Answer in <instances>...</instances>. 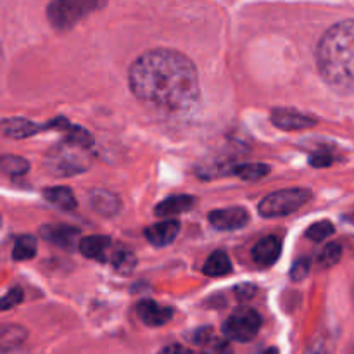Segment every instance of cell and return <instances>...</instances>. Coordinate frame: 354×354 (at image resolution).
Masks as SVG:
<instances>
[{
  "instance_id": "6",
  "label": "cell",
  "mask_w": 354,
  "mask_h": 354,
  "mask_svg": "<svg viewBox=\"0 0 354 354\" xmlns=\"http://www.w3.org/2000/svg\"><path fill=\"white\" fill-rule=\"evenodd\" d=\"M82 147H76L71 144H62L52 149L47 154V169L52 175L57 176H71L76 173H82L88 168V162L85 161V156L80 152Z\"/></svg>"
},
{
  "instance_id": "29",
  "label": "cell",
  "mask_w": 354,
  "mask_h": 354,
  "mask_svg": "<svg viewBox=\"0 0 354 354\" xmlns=\"http://www.w3.org/2000/svg\"><path fill=\"white\" fill-rule=\"evenodd\" d=\"M310 259H297L296 263H294V266L290 268V277H292V280H296V282H299V280H303L304 277L310 273Z\"/></svg>"
},
{
  "instance_id": "1",
  "label": "cell",
  "mask_w": 354,
  "mask_h": 354,
  "mask_svg": "<svg viewBox=\"0 0 354 354\" xmlns=\"http://www.w3.org/2000/svg\"><path fill=\"white\" fill-rule=\"evenodd\" d=\"M128 82L133 95L147 106L180 113L197 104L201 97L196 64L171 48H156L131 64Z\"/></svg>"
},
{
  "instance_id": "11",
  "label": "cell",
  "mask_w": 354,
  "mask_h": 354,
  "mask_svg": "<svg viewBox=\"0 0 354 354\" xmlns=\"http://www.w3.org/2000/svg\"><path fill=\"white\" fill-rule=\"evenodd\" d=\"M251 254L259 266H272L282 254V241L277 235H266L256 242Z\"/></svg>"
},
{
  "instance_id": "7",
  "label": "cell",
  "mask_w": 354,
  "mask_h": 354,
  "mask_svg": "<svg viewBox=\"0 0 354 354\" xmlns=\"http://www.w3.org/2000/svg\"><path fill=\"white\" fill-rule=\"evenodd\" d=\"M207 220L218 230H239L249 223V213L244 207H227V209H214L207 214Z\"/></svg>"
},
{
  "instance_id": "16",
  "label": "cell",
  "mask_w": 354,
  "mask_h": 354,
  "mask_svg": "<svg viewBox=\"0 0 354 354\" xmlns=\"http://www.w3.org/2000/svg\"><path fill=\"white\" fill-rule=\"evenodd\" d=\"M90 203H92L93 209L102 216H114L120 213V197L109 190H93L90 196Z\"/></svg>"
},
{
  "instance_id": "2",
  "label": "cell",
  "mask_w": 354,
  "mask_h": 354,
  "mask_svg": "<svg viewBox=\"0 0 354 354\" xmlns=\"http://www.w3.org/2000/svg\"><path fill=\"white\" fill-rule=\"evenodd\" d=\"M320 75L332 88L354 93V19L328 28L317 47Z\"/></svg>"
},
{
  "instance_id": "8",
  "label": "cell",
  "mask_w": 354,
  "mask_h": 354,
  "mask_svg": "<svg viewBox=\"0 0 354 354\" xmlns=\"http://www.w3.org/2000/svg\"><path fill=\"white\" fill-rule=\"evenodd\" d=\"M114 251V242L106 235H90L80 241V252L85 258L97 259L100 263H109Z\"/></svg>"
},
{
  "instance_id": "24",
  "label": "cell",
  "mask_w": 354,
  "mask_h": 354,
  "mask_svg": "<svg viewBox=\"0 0 354 354\" xmlns=\"http://www.w3.org/2000/svg\"><path fill=\"white\" fill-rule=\"evenodd\" d=\"M342 258V245L339 242H332L324 248V251L318 256V266L320 268H330V266L337 265Z\"/></svg>"
},
{
  "instance_id": "22",
  "label": "cell",
  "mask_w": 354,
  "mask_h": 354,
  "mask_svg": "<svg viewBox=\"0 0 354 354\" xmlns=\"http://www.w3.org/2000/svg\"><path fill=\"white\" fill-rule=\"evenodd\" d=\"M28 337V332L23 327H17V325H3L2 332H0V346H2V351H9V349L17 348L19 344H23L24 339Z\"/></svg>"
},
{
  "instance_id": "17",
  "label": "cell",
  "mask_w": 354,
  "mask_h": 354,
  "mask_svg": "<svg viewBox=\"0 0 354 354\" xmlns=\"http://www.w3.org/2000/svg\"><path fill=\"white\" fill-rule=\"evenodd\" d=\"M45 199L62 211H73L76 207V197L68 187H48L44 192Z\"/></svg>"
},
{
  "instance_id": "34",
  "label": "cell",
  "mask_w": 354,
  "mask_h": 354,
  "mask_svg": "<svg viewBox=\"0 0 354 354\" xmlns=\"http://www.w3.org/2000/svg\"><path fill=\"white\" fill-rule=\"evenodd\" d=\"M304 354H328L327 349H325V346L322 344V342H317V344L310 346V348L306 349V353Z\"/></svg>"
},
{
  "instance_id": "28",
  "label": "cell",
  "mask_w": 354,
  "mask_h": 354,
  "mask_svg": "<svg viewBox=\"0 0 354 354\" xmlns=\"http://www.w3.org/2000/svg\"><path fill=\"white\" fill-rule=\"evenodd\" d=\"M234 292L241 303H248L249 299H252V297L256 296L258 287H256L254 283H239V286L234 289Z\"/></svg>"
},
{
  "instance_id": "20",
  "label": "cell",
  "mask_w": 354,
  "mask_h": 354,
  "mask_svg": "<svg viewBox=\"0 0 354 354\" xmlns=\"http://www.w3.org/2000/svg\"><path fill=\"white\" fill-rule=\"evenodd\" d=\"M109 263L118 273H130L137 266V258H135V254L130 249L123 248V245H114Z\"/></svg>"
},
{
  "instance_id": "4",
  "label": "cell",
  "mask_w": 354,
  "mask_h": 354,
  "mask_svg": "<svg viewBox=\"0 0 354 354\" xmlns=\"http://www.w3.org/2000/svg\"><path fill=\"white\" fill-rule=\"evenodd\" d=\"M311 201V192L306 189H286L266 196L259 203V214L265 218L287 216Z\"/></svg>"
},
{
  "instance_id": "18",
  "label": "cell",
  "mask_w": 354,
  "mask_h": 354,
  "mask_svg": "<svg viewBox=\"0 0 354 354\" xmlns=\"http://www.w3.org/2000/svg\"><path fill=\"white\" fill-rule=\"evenodd\" d=\"M232 261L225 251H214L211 252L209 258L204 263L203 272L207 277H225L232 273Z\"/></svg>"
},
{
  "instance_id": "21",
  "label": "cell",
  "mask_w": 354,
  "mask_h": 354,
  "mask_svg": "<svg viewBox=\"0 0 354 354\" xmlns=\"http://www.w3.org/2000/svg\"><path fill=\"white\" fill-rule=\"evenodd\" d=\"M37 239L33 235H19L14 242L12 259L14 261H26V259L35 258L37 254Z\"/></svg>"
},
{
  "instance_id": "30",
  "label": "cell",
  "mask_w": 354,
  "mask_h": 354,
  "mask_svg": "<svg viewBox=\"0 0 354 354\" xmlns=\"http://www.w3.org/2000/svg\"><path fill=\"white\" fill-rule=\"evenodd\" d=\"M332 161H334V158L328 152H313L310 156V165L313 168H328Z\"/></svg>"
},
{
  "instance_id": "14",
  "label": "cell",
  "mask_w": 354,
  "mask_h": 354,
  "mask_svg": "<svg viewBox=\"0 0 354 354\" xmlns=\"http://www.w3.org/2000/svg\"><path fill=\"white\" fill-rule=\"evenodd\" d=\"M44 130V124H37L24 118H7L2 121V135L7 138H28Z\"/></svg>"
},
{
  "instance_id": "10",
  "label": "cell",
  "mask_w": 354,
  "mask_h": 354,
  "mask_svg": "<svg viewBox=\"0 0 354 354\" xmlns=\"http://www.w3.org/2000/svg\"><path fill=\"white\" fill-rule=\"evenodd\" d=\"M137 315L147 327H162L173 318V308L162 306L156 301H140L137 306Z\"/></svg>"
},
{
  "instance_id": "26",
  "label": "cell",
  "mask_w": 354,
  "mask_h": 354,
  "mask_svg": "<svg viewBox=\"0 0 354 354\" xmlns=\"http://www.w3.org/2000/svg\"><path fill=\"white\" fill-rule=\"evenodd\" d=\"M23 290L21 289H10L9 292L6 294V296L2 297V303H0V308H2V311H7V310H10V308H14V306H17V304L21 303V301H23Z\"/></svg>"
},
{
  "instance_id": "12",
  "label": "cell",
  "mask_w": 354,
  "mask_h": 354,
  "mask_svg": "<svg viewBox=\"0 0 354 354\" xmlns=\"http://www.w3.org/2000/svg\"><path fill=\"white\" fill-rule=\"evenodd\" d=\"M41 239L48 241L50 244L59 245V248L71 249L80 237V230L69 225H45L40 228Z\"/></svg>"
},
{
  "instance_id": "35",
  "label": "cell",
  "mask_w": 354,
  "mask_h": 354,
  "mask_svg": "<svg viewBox=\"0 0 354 354\" xmlns=\"http://www.w3.org/2000/svg\"><path fill=\"white\" fill-rule=\"evenodd\" d=\"M263 354H280V353H279V349H277V348H270V349H266V351Z\"/></svg>"
},
{
  "instance_id": "31",
  "label": "cell",
  "mask_w": 354,
  "mask_h": 354,
  "mask_svg": "<svg viewBox=\"0 0 354 354\" xmlns=\"http://www.w3.org/2000/svg\"><path fill=\"white\" fill-rule=\"evenodd\" d=\"M204 354H230V346L225 341L214 339L211 344H207L206 348H204Z\"/></svg>"
},
{
  "instance_id": "3",
  "label": "cell",
  "mask_w": 354,
  "mask_h": 354,
  "mask_svg": "<svg viewBox=\"0 0 354 354\" xmlns=\"http://www.w3.org/2000/svg\"><path fill=\"white\" fill-rule=\"evenodd\" d=\"M104 6L106 2L93 0H54L47 7V19L55 30H69L90 12Z\"/></svg>"
},
{
  "instance_id": "19",
  "label": "cell",
  "mask_w": 354,
  "mask_h": 354,
  "mask_svg": "<svg viewBox=\"0 0 354 354\" xmlns=\"http://www.w3.org/2000/svg\"><path fill=\"white\" fill-rule=\"evenodd\" d=\"M270 173L268 165H261V162H249V165H235L230 166L227 175H235L239 178L245 180V182H258L263 176Z\"/></svg>"
},
{
  "instance_id": "15",
  "label": "cell",
  "mask_w": 354,
  "mask_h": 354,
  "mask_svg": "<svg viewBox=\"0 0 354 354\" xmlns=\"http://www.w3.org/2000/svg\"><path fill=\"white\" fill-rule=\"evenodd\" d=\"M197 204V199L192 196H187V194H180V196H171L168 199H165L162 203H159L156 206V214L161 218L175 216V214L187 213V211L192 209Z\"/></svg>"
},
{
  "instance_id": "33",
  "label": "cell",
  "mask_w": 354,
  "mask_h": 354,
  "mask_svg": "<svg viewBox=\"0 0 354 354\" xmlns=\"http://www.w3.org/2000/svg\"><path fill=\"white\" fill-rule=\"evenodd\" d=\"M342 225H344L351 234H354V209L349 211V213L342 214Z\"/></svg>"
},
{
  "instance_id": "27",
  "label": "cell",
  "mask_w": 354,
  "mask_h": 354,
  "mask_svg": "<svg viewBox=\"0 0 354 354\" xmlns=\"http://www.w3.org/2000/svg\"><path fill=\"white\" fill-rule=\"evenodd\" d=\"M192 342H196L197 346H203L206 348L207 344L214 341V334H213V328L211 327H203V328H197L196 332L192 334Z\"/></svg>"
},
{
  "instance_id": "23",
  "label": "cell",
  "mask_w": 354,
  "mask_h": 354,
  "mask_svg": "<svg viewBox=\"0 0 354 354\" xmlns=\"http://www.w3.org/2000/svg\"><path fill=\"white\" fill-rule=\"evenodd\" d=\"M0 169L9 176H21L24 175V173H28V169H30V162H28L26 159L19 158V156L6 154L2 156V159H0Z\"/></svg>"
},
{
  "instance_id": "5",
  "label": "cell",
  "mask_w": 354,
  "mask_h": 354,
  "mask_svg": "<svg viewBox=\"0 0 354 354\" xmlns=\"http://www.w3.org/2000/svg\"><path fill=\"white\" fill-rule=\"evenodd\" d=\"M261 328V317L249 306H241L223 324V335L235 342H249Z\"/></svg>"
},
{
  "instance_id": "25",
  "label": "cell",
  "mask_w": 354,
  "mask_h": 354,
  "mask_svg": "<svg viewBox=\"0 0 354 354\" xmlns=\"http://www.w3.org/2000/svg\"><path fill=\"white\" fill-rule=\"evenodd\" d=\"M334 232H335V227L332 225V221L324 220V221H317V223L311 225V227L306 230V237L313 242H322V241H325L327 237H330Z\"/></svg>"
},
{
  "instance_id": "32",
  "label": "cell",
  "mask_w": 354,
  "mask_h": 354,
  "mask_svg": "<svg viewBox=\"0 0 354 354\" xmlns=\"http://www.w3.org/2000/svg\"><path fill=\"white\" fill-rule=\"evenodd\" d=\"M158 354H194V353L190 351L189 348H185V346L171 344V346H166V348L161 349Z\"/></svg>"
},
{
  "instance_id": "13",
  "label": "cell",
  "mask_w": 354,
  "mask_h": 354,
  "mask_svg": "<svg viewBox=\"0 0 354 354\" xmlns=\"http://www.w3.org/2000/svg\"><path fill=\"white\" fill-rule=\"evenodd\" d=\"M180 232V221L176 220H165L159 223L151 225L145 228V239L151 242L154 248H165L169 245L176 239Z\"/></svg>"
},
{
  "instance_id": "9",
  "label": "cell",
  "mask_w": 354,
  "mask_h": 354,
  "mask_svg": "<svg viewBox=\"0 0 354 354\" xmlns=\"http://www.w3.org/2000/svg\"><path fill=\"white\" fill-rule=\"evenodd\" d=\"M272 123L277 128L286 131H296V130H304V128H311L317 124V120L306 114H301L294 109H273L272 113Z\"/></svg>"
}]
</instances>
